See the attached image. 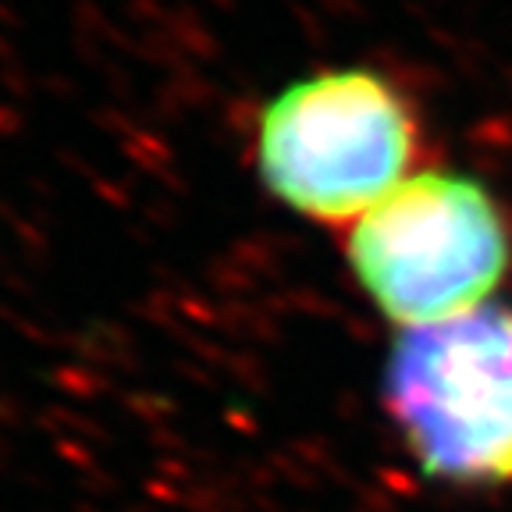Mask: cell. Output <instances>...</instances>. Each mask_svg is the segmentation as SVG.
<instances>
[{"label":"cell","mask_w":512,"mask_h":512,"mask_svg":"<svg viewBox=\"0 0 512 512\" xmlns=\"http://www.w3.org/2000/svg\"><path fill=\"white\" fill-rule=\"evenodd\" d=\"M345 256L370 303L409 331L488 306L509 274L512 239L477 178L420 171L349 224Z\"/></svg>","instance_id":"obj_2"},{"label":"cell","mask_w":512,"mask_h":512,"mask_svg":"<svg viewBox=\"0 0 512 512\" xmlns=\"http://www.w3.org/2000/svg\"><path fill=\"white\" fill-rule=\"evenodd\" d=\"M413 164L416 121L406 96L367 68L292 82L256 128L264 185L320 224H356L413 178Z\"/></svg>","instance_id":"obj_1"},{"label":"cell","mask_w":512,"mask_h":512,"mask_svg":"<svg viewBox=\"0 0 512 512\" xmlns=\"http://www.w3.org/2000/svg\"><path fill=\"white\" fill-rule=\"evenodd\" d=\"M384 402L424 473L512 484V310L488 303L399 331Z\"/></svg>","instance_id":"obj_3"}]
</instances>
